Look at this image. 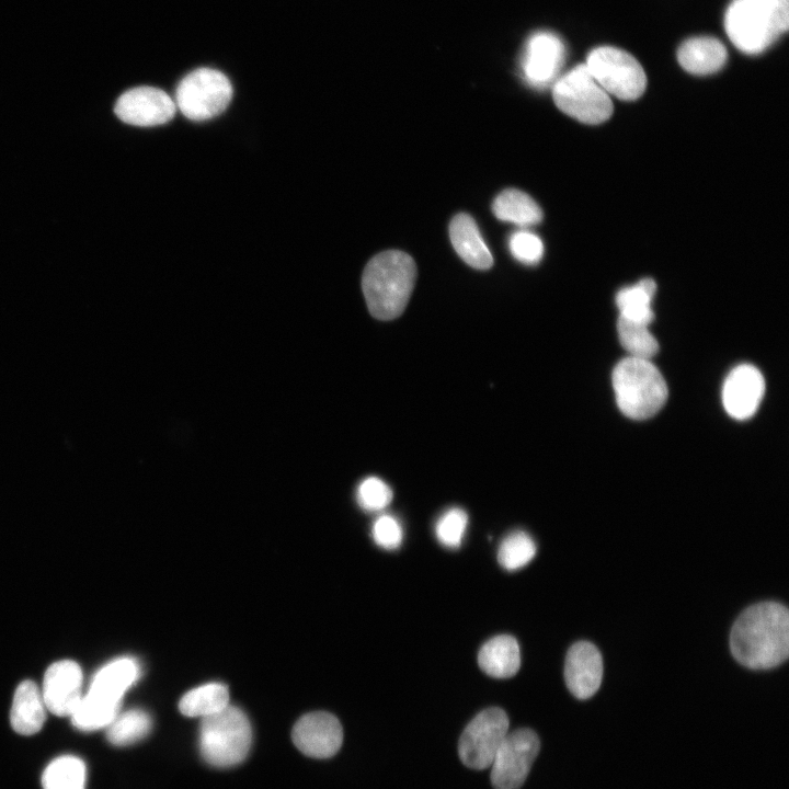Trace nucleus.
<instances>
[{
  "label": "nucleus",
  "instance_id": "nucleus-19",
  "mask_svg": "<svg viewBox=\"0 0 789 789\" xmlns=\"http://www.w3.org/2000/svg\"><path fill=\"white\" fill-rule=\"evenodd\" d=\"M449 237L457 254L473 268L489 270L493 258L479 228L468 214L456 215L449 224Z\"/></svg>",
  "mask_w": 789,
  "mask_h": 789
},
{
  "label": "nucleus",
  "instance_id": "nucleus-29",
  "mask_svg": "<svg viewBox=\"0 0 789 789\" xmlns=\"http://www.w3.org/2000/svg\"><path fill=\"white\" fill-rule=\"evenodd\" d=\"M468 524V515L460 507L445 511L437 519L435 535L445 547L456 549L461 545Z\"/></svg>",
  "mask_w": 789,
  "mask_h": 789
},
{
  "label": "nucleus",
  "instance_id": "nucleus-8",
  "mask_svg": "<svg viewBox=\"0 0 789 789\" xmlns=\"http://www.w3.org/2000/svg\"><path fill=\"white\" fill-rule=\"evenodd\" d=\"M585 66L609 95L632 101L641 96L645 90L644 70L626 50L613 46L596 47L590 52Z\"/></svg>",
  "mask_w": 789,
  "mask_h": 789
},
{
  "label": "nucleus",
  "instance_id": "nucleus-16",
  "mask_svg": "<svg viewBox=\"0 0 789 789\" xmlns=\"http://www.w3.org/2000/svg\"><path fill=\"white\" fill-rule=\"evenodd\" d=\"M602 677L603 660L598 649L587 641L574 643L564 664V679L570 693L578 699H587L598 690Z\"/></svg>",
  "mask_w": 789,
  "mask_h": 789
},
{
  "label": "nucleus",
  "instance_id": "nucleus-18",
  "mask_svg": "<svg viewBox=\"0 0 789 789\" xmlns=\"http://www.w3.org/2000/svg\"><path fill=\"white\" fill-rule=\"evenodd\" d=\"M728 58L727 48L712 36H696L683 42L677 49L679 65L689 73L706 76L719 71Z\"/></svg>",
  "mask_w": 789,
  "mask_h": 789
},
{
  "label": "nucleus",
  "instance_id": "nucleus-31",
  "mask_svg": "<svg viewBox=\"0 0 789 789\" xmlns=\"http://www.w3.org/2000/svg\"><path fill=\"white\" fill-rule=\"evenodd\" d=\"M508 247L513 256L525 264L538 263L544 254V243L540 238L526 230L513 233Z\"/></svg>",
  "mask_w": 789,
  "mask_h": 789
},
{
  "label": "nucleus",
  "instance_id": "nucleus-17",
  "mask_svg": "<svg viewBox=\"0 0 789 789\" xmlns=\"http://www.w3.org/2000/svg\"><path fill=\"white\" fill-rule=\"evenodd\" d=\"M138 674V665L133 659H117L95 674L84 697L103 707L118 710L124 693L135 683Z\"/></svg>",
  "mask_w": 789,
  "mask_h": 789
},
{
  "label": "nucleus",
  "instance_id": "nucleus-5",
  "mask_svg": "<svg viewBox=\"0 0 789 789\" xmlns=\"http://www.w3.org/2000/svg\"><path fill=\"white\" fill-rule=\"evenodd\" d=\"M252 743V730L244 712L228 705L222 710L202 718L198 746L204 761L218 768L240 764Z\"/></svg>",
  "mask_w": 789,
  "mask_h": 789
},
{
  "label": "nucleus",
  "instance_id": "nucleus-24",
  "mask_svg": "<svg viewBox=\"0 0 789 789\" xmlns=\"http://www.w3.org/2000/svg\"><path fill=\"white\" fill-rule=\"evenodd\" d=\"M229 705V693L220 683H208L187 691L179 702L181 713L186 717L205 718Z\"/></svg>",
  "mask_w": 789,
  "mask_h": 789
},
{
  "label": "nucleus",
  "instance_id": "nucleus-32",
  "mask_svg": "<svg viewBox=\"0 0 789 789\" xmlns=\"http://www.w3.org/2000/svg\"><path fill=\"white\" fill-rule=\"evenodd\" d=\"M375 542L388 550L397 549L403 539V530L399 521L391 515L379 516L371 529Z\"/></svg>",
  "mask_w": 789,
  "mask_h": 789
},
{
  "label": "nucleus",
  "instance_id": "nucleus-20",
  "mask_svg": "<svg viewBox=\"0 0 789 789\" xmlns=\"http://www.w3.org/2000/svg\"><path fill=\"white\" fill-rule=\"evenodd\" d=\"M45 710L37 685L32 681L22 682L14 693L11 707L12 728L22 735L35 734L44 724Z\"/></svg>",
  "mask_w": 789,
  "mask_h": 789
},
{
  "label": "nucleus",
  "instance_id": "nucleus-30",
  "mask_svg": "<svg viewBox=\"0 0 789 789\" xmlns=\"http://www.w3.org/2000/svg\"><path fill=\"white\" fill-rule=\"evenodd\" d=\"M392 496L391 488L377 477L366 478L357 489L358 504L368 512L381 511L388 506Z\"/></svg>",
  "mask_w": 789,
  "mask_h": 789
},
{
  "label": "nucleus",
  "instance_id": "nucleus-22",
  "mask_svg": "<svg viewBox=\"0 0 789 789\" xmlns=\"http://www.w3.org/2000/svg\"><path fill=\"white\" fill-rule=\"evenodd\" d=\"M492 210L500 220L522 227L536 225L542 219L538 204L528 194L516 188L501 192L493 201Z\"/></svg>",
  "mask_w": 789,
  "mask_h": 789
},
{
  "label": "nucleus",
  "instance_id": "nucleus-11",
  "mask_svg": "<svg viewBox=\"0 0 789 789\" xmlns=\"http://www.w3.org/2000/svg\"><path fill=\"white\" fill-rule=\"evenodd\" d=\"M175 111L172 98L153 87L130 89L115 104V114L121 121L141 127L165 124L173 118Z\"/></svg>",
  "mask_w": 789,
  "mask_h": 789
},
{
  "label": "nucleus",
  "instance_id": "nucleus-12",
  "mask_svg": "<svg viewBox=\"0 0 789 789\" xmlns=\"http://www.w3.org/2000/svg\"><path fill=\"white\" fill-rule=\"evenodd\" d=\"M291 740L296 747L312 758L335 755L343 742V729L335 716L315 711L302 716L294 725Z\"/></svg>",
  "mask_w": 789,
  "mask_h": 789
},
{
  "label": "nucleus",
  "instance_id": "nucleus-3",
  "mask_svg": "<svg viewBox=\"0 0 789 789\" xmlns=\"http://www.w3.org/2000/svg\"><path fill=\"white\" fill-rule=\"evenodd\" d=\"M789 28V0H732L724 14V30L742 53L757 55Z\"/></svg>",
  "mask_w": 789,
  "mask_h": 789
},
{
  "label": "nucleus",
  "instance_id": "nucleus-13",
  "mask_svg": "<svg viewBox=\"0 0 789 789\" xmlns=\"http://www.w3.org/2000/svg\"><path fill=\"white\" fill-rule=\"evenodd\" d=\"M82 679L78 663L62 660L52 664L43 682L42 696L46 708L56 716L71 717L82 698Z\"/></svg>",
  "mask_w": 789,
  "mask_h": 789
},
{
  "label": "nucleus",
  "instance_id": "nucleus-6",
  "mask_svg": "<svg viewBox=\"0 0 789 789\" xmlns=\"http://www.w3.org/2000/svg\"><path fill=\"white\" fill-rule=\"evenodd\" d=\"M556 105L567 115L585 124H599L613 113L609 94L592 77L585 64L572 68L552 88Z\"/></svg>",
  "mask_w": 789,
  "mask_h": 789
},
{
  "label": "nucleus",
  "instance_id": "nucleus-9",
  "mask_svg": "<svg viewBox=\"0 0 789 789\" xmlns=\"http://www.w3.org/2000/svg\"><path fill=\"white\" fill-rule=\"evenodd\" d=\"M510 720L498 707L480 711L465 728L458 742V755L468 768L483 770L491 763L508 733Z\"/></svg>",
  "mask_w": 789,
  "mask_h": 789
},
{
  "label": "nucleus",
  "instance_id": "nucleus-4",
  "mask_svg": "<svg viewBox=\"0 0 789 789\" xmlns=\"http://www.w3.org/2000/svg\"><path fill=\"white\" fill-rule=\"evenodd\" d=\"M613 387L619 410L633 420H645L667 399L666 382L650 359L628 356L613 370Z\"/></svg>",
  "mask_w": 789,
  "mask_h": 789
},
{
  "label": "nucleus",
  "instance_id": "nucleus-2",
  "mask_svg": "<svg viewBox=\"0 0 789 789\" xmlns=\"http://www.w3.org/2000/svg\"><path fill=\"white\" fill-rule=\"evenodd\" d=\"M416 278L413 259L397 250L375 255L365 266L362 287L369 312L379 320L398 318L405 309Z\"/></svg>",
  "mask_w": 789,
  "mask_h": 789
},
{
  "label": "nucleus",
  "instance_id": "nucleus-7",
  "mask_svg": "<svg viewBox=\"0 0 789 789\" xmlns=\"http://www.w3.org/2000/svg\"><path fill=\"white\" fill-rule=\"evenodd\" d=\"M232 85L221 71L198 68L186 75L175 92V105L191 121H206L222 113L232 98Z\"/></svg>",
  "mask_w": 789,
  "mask_h": 789
},
{
  "label": "nucleus",
  "instance_id": "nucleus-23",
  "mask_svg": "<svg viewBox=\"0 0 789 789\" xmlns=\"http://www.w3.org/2000/svg\"><path fill=\"white\" fill-rule=\"evenodd\" d=\"M656 285L653 279H641L633 286L625 287L616 295L619 317L628 321L650 325L654 319L651 301Z\"/></svg>",
  "mask_w": 789,
  "mask_h": 789
},
{
  "label": "nucleus",
  "instance_id": "nucleus-21",
  "mask_svg": "<svg viewBox=\"0 0 789 789\" xmlns=\"http://www.w3.org/2000/svg\"><path fill=\"white\" fill-rule=\"evenodd\" d=\"M480 668L489 676L507 678L515 675L521 665V652L516 639L501 634L488 640L478 654Z\"/></svg>",
  "mask_w": 789,
  "mask_h": 789
},
{
  "label": "nucleus",
  "instance_id": "nucleus-14",
  "mask_svg": "<svg viewBox=\"0 0 789 789\" xmlns=\"http://www.w3.org/2000/svg\"><path fill=\"white\" fill-rule=\"evenodd\" d=\"M764 392L765 380L762 373L753 365H739L724 380L723 407L731 418L746 420L757 411Z\"/></svg>",
  "mask_w": 789,
  "mask_h": 789
},
{
  "label": "nucleus",
  "instance_id": "nucleus-26",
  "mask_svg": "<svg viewBox=\"0 0 789 789\" xmlns=\"http://www.w3.org/2000/svg\"><path fill=\"white\" fill-rule=\"evenodd\" d=\"M44 789H85L84 763L75 756L54 759L43 774Z\"/></svg>",
  "mask_w": 789,
  "mask_h": 789
},
{
  "label": "nucleus",
  "instance_id": "nucleus-27",
  "mask_svg": "<svg viewBox=\"0 0 789 789\" xmlns=\"http://www.w3.org/2000/svg\"><path fill=\"white\" fill-rule=\"evenodd\" d=\"M617 332L620 344L629 356L650 359L659 351V343L649 325L618 318Z\"/></svg>",
  "mask_w": 789,
  "mask_h": 789
},
{
  "label": "nucleus",
  "instance_id": "nucleus-1",
  "mask_svg": "<svg viewBox=\"0 0 789 789\" xmlns=\"http://www.w3.org/2000/svg\"><path fill=\"white\" fill-rule=\"evenodd\" d=\"M734 659L753 670L785 662L789 654V613L776 602L750 606L735 620L730 634Z\"/></svg>",
  "mask_w": 789,
  "mask_h": 789
},
{
  "label": "nucleus",
  "instance_id": "nucleus-10",
  "mask_svg": "<svg viewBox=\"0 0 789 789\" xmlns=\"http://www.w3.org/2000/svg\"><path fill=\"white\" fill-rule=\"evenodd\" d=\"M540 748L537 734L530 729L508 732L492 763L490 779L494 789H519Z\"/></svg>",
  "mask_w": 789,
  "mask_h": 789
},
{
  "label": "nucleus",
  "instance_id": "nucleus-25",
  "mask_svg": "<svg viewBox=\"0 0 789 789\" xmlns=\"http://www.w3.org/2000/svg\"><path fill=\"white\" fill-rule=\"evenodd\" d=\"M107 727V740L114 745L125 746L147 736L152 721L147 712L133 709L116 716Z\"/></svg>",
  "mask_w": 789,
  "mask_h": 789
},
{
  "label": "nucleus",
  "instance_id": "nucleus-28",
  "mask_svg": "<svg viewBox=\"0 0 789 789\" xmlns=\"http://www.w3.org/2000/svg\"><path fill=\"white\" fill-rule=\"evenodd\" d=\"M536 554V544L525 531L510 533L501 541L498 561L506 570L514 571L529 563Z\"/></svg>",
  "mask_w": 789,
  "mask_h": 789
},
{
  "label": "nucleus",
  "instance_id": "nucleus-15",
  "mask_svg": "<svg viewBox=\"0 0 789 789\" xmlns=\"http://www.w3.org/2000/svg\"><path fill=\"white\" fill-rule=\"evenodd\" d=\"M564 54V45L557 35L535 33L526 44L522 60L525 79L534 87L547 85L559 72Z\"/></svg>",
  "mask_w": 789,
  "mask_h": 789
}]
</instances>
